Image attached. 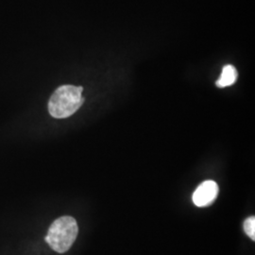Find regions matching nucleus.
I'll use <instances>...</instances> for the list:
<instances>
[{
	"mask_svg": "<svg viewBox=\"0 0 255 255\" xmlns=\"http://www.w3.org/2000/svg\"><path fill=\"white\" fill-rule=\"evenodd\" d=\"M244 230L247 236L252 240H255V218L250 217L244 222Z\"/></svg>",
	"mask_w": 255,
	"mask_h": 255,
	"instance_id": "obj_5",
	"label": "nucleus"
},
{
	"mask_svg": "<svg viewBox=\"0 0 255 255\" xmlns=\"http://www.w3.org/2000/svg\"><path fill=\"white\" fill-rule=\"evenodd\" d=\"M83 101L82 86L63 85L51 96L48 112L55 119H66L80 109Z\"/></svg>",
	"mask_w": 255,
	"mask_h": 255,
	"instance_id": "obj_1",
	"label": "nucleus"
},
{
	"mask_svg": "<svg viewBox=\"0 0 255 255\" xmlns=\"http://www.w3.org/2000/svg\"><path fill=\"white\" fill-rule=\"evenodd\" d=\"M237 69L231 65L228 64L226 66H224L221 76L217 82V85L223 88V87H227V86H231L233 85L235 82H237Z\"/></svg>",
	"mask_w": 255,
	"mask_h": 255,
	"instance_id": "obj_4",
	"label": "nucleus"
},
{
	"mask_svg": "<svg viewBox=\"0 0 255 255\" xmlns=\"http://www.w3.org/2000/svg\"><path fill=\"white\" fill-rule=\"evenodd\" d=\"M79 227L72 217H62L51 224L46 237V243L60 254L67 252L78 237Z\"/></svg>",
	"mask_w": 255,
	"mask_h": 255,
	"instance_id": "obj_2",
	"label": "nucleus"
},
{
	"mask_svg": "<svg viewBox=\"0 0 255 255\" xmlns=\"http://www.w3.org/2000/svg\"><path fill=\"white\" fill-rule=\"evenodd\" d=\"M219 194V185L214 181L202 182L193 195V202L199 206H208L215 201Z\"/></svg>",
	"mask_w": 255,
	"mask_h": 255,
	"instance_id": "obj_3",
	"label": "nucleus"
}]
</instances>
